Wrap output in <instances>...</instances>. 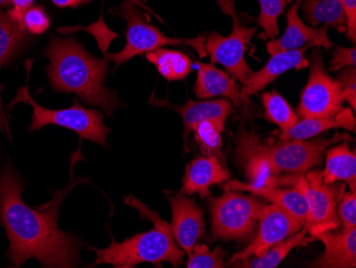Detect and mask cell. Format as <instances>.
Returning <instances> with one entry per match:
<instances>
[{
    "mask_svg": "<svg viewBox=\"0 0 356 268\" xmlns=\"http://www.w3.org/2000/svg\"><path fill=\"white\" fill-rule=\"evenodd\" d=\"M23 183L8 166L0 177V219L10 239L9 260L19 267L37 259L44 267H74L79 262V244L58 228L64 188L45 207L31 209L22 199Z\"/></svg>",
    "mask_w": 356,
    "mask_h": 268,
    "instance_id": "obj_1",
    "label": "cell"
},
{
    "mask_svg": "<svg viewBox=\"0 0 356 268\" xmlns=\"http://www.w3.org/2000/svg\"><path fill=\"white\" fill-rule=\"evenodd\" d=\"M44 55L49 59L46 67L55 91L75 93L90 106H97L111 118L122 106L118 93L104 85L109 61L90 55L75 39L53 38Z\"/></svg>",
    "mask_w": 356,
    "mask_h": 268,
    "instance_id": "obj_2",
    "label": "cell"
},
{
    "mask_svg": "<svg viewBox=\"0 0 356 268\" xmlns=\"http://www.w3.org/2000/svg\"><path fill=\"white\" fill-rule=\"evenodd\" d=\"M125 203L137 210L144 219L153 221V229L136 234L122 243H118L111 236V244L105 249L90 247L97 255L90 267L110 264L115 268H133L141 263H152L161 267L165 262L171 263L174 267L183 265L185 251L176 245L170 223L134 196L125 197Z\"/></svg>",
    "mask_w": 356,
    "mask_h": 268,
    "instance_id": "obj_3",
    "label": "cell"
},
{
    "mask_svg": "<svg viewBox=\"0 0 356 268\" xmlns=\"http://www.w3.org/2000/svg\"><path fill=\"white\" fill-rule=\"evenodd\" d=\"M341 140H351V137L347 134L336 133L330 139H293L279 143H263L254 132L243 129L238 135L237 153L240 159H261L274 175H302L320 165L327 148Z\"/></svg>",
    "mask_w": 356,
    "mask_h": 268,
    "instance_id": "obj_4",
    "label": "cell"
},
{
    "mask_svg": "<svg viewBox=\"0 0 356 268\" xmlns=\"http://www.w3.org/2000/svg\"><path fill=\"white\" fill-rule=\"evenodd\" d=\"M139 8V6L126 0L120 7L110 9V12L127 22L125 47L119 53H105V58L108 61L115 62V70L136 56L161 49L165 45H187L195 49L200 57L205 58L207 56L205 49L206 38L204 36H197L190 39L167 37L160 33L155 26L149 25V21L144 19L145 14L142 13Z\"/></svg>",
    "mask_w": 356,
    "mask_h": 268,
    "instance_id": "obj_5",
    "label": "cell"
},
{
    "mask_svg": "<svg viewBox=\"0 0 356 268\" xmlns=\"http://www.w3.org/2000/svg\"><path fill=\"white\" fill-rule=\"evenodd\" d=\"M17 103L28 104L33 109L30 132L39 131L43 126L51 124L59 125L75 132L83 139L108 147L106 138L111 131L104 123V115L99 110L83 108L77 100L72 107L65 109H47L32 99L28 86L17 89L10 107Z\"/></svg>",
    "mask_w": 356,
    "mask_h": 268,
    "instance_id": "obj_6",
    "label": "cell"
},
{
    "mask_svg": "<svg viewBox=\"0 0 356 268\" xmlns=\"http://www.w3.org/2000/svg\"><path fill=\"white\" fill-rule=\"evenodd\" d=\"M217 3L223 13L233 19V31L229 37H222L216 31L210 33L205 41L206 53L213 65H223L235 81L243 85L254 73L245 61V53L258 27H248L243 24L236 11L235 0H218Z\"/></svg>",
    "mask_w": 356,
    "mask_h": 268,
    "instance_id": "obj_7",
    "label": "cell"
},
{
    "mask_svg": "<svg viewBox=\"0 0 356 268\" xmlns=\"http://www.w3.org/2000/svg\"><path fill=\"white\" fill-rule=\"evenodd\" d=\"M211 229L215 239H247L253 234L265 204L256 196L225 191L209 198Z\"/></svg>",
    "mask_w": 356,
    "mask_h": 268,
    "instance_id": "obj_8",
    "label": "cell"
},
{
    "mask_svg": "<svg viewBox=\"0 0 356 268\" xmlns=\"http://www.w3.org/2000/svg\"><path fill=\"white\" fill-rule=\"evenodd\" d=\"M296 187L305 195L309 203V219L305 227L309 234H318L337 229L341 223L337 215V205L345 193V184H325L322 182L321 171L313 170L299 175Z\"/></svg>",
    "mask_w": 356,
    "mask_h": 268,
    "instance_id": "obj_9",
    "label": "cell"
},
{
    "mask_svg": "<svg viewBox=\"0 0 356 268\" xmlns=\"http://www.w3.org/2000/svg\"><path fill=\"white\" fill-rule=\"evenodd\" d=\"M309 61V81L300 97L298 117L299 119L334 117L343 108V88L325 71L319 47L312 54Z\"/></svg>",
    "mask_w": 356,
    "mask_h": 268,
    "instance_id": "obj_10",
    "label": "cell"
},
{
    "mask_svg": "<svg viewBox=\"0 0 356 268\" xmlns=\"http://www.w3.org/2000/svg\"><path fill=\"white\" fill-rule=\"evenodd\" d=\"M259 229L255 239L242 251L237 252L229 260L227 265H238L252 257H261L280 242L299 232L303 228L291 214L277 204L264 205L259 217Z\"/></svg>",
    "mask_w": 356,
    "mask_h": 268,
    "instance_id": "obj_11",
    "label": "cell"
},
{
    "mask_svg": "<svg viewBox=\"0 0 356 268\" xmlns=\"http://www.w3.org/2000/svg\"><path fill=\"white\" fill-rule=\"evenodd\" d=\"M168 200L171 204L172 223L170 226L174 241L189 255L192 248L204 233L203 209L181 191L170 194Z\"/></svg>",
    "mask_w": 356,
    "mask_h": 268,
    "instance_id": "obj_12",
    "label": "cell"
},
{
    "mask_svg": "<svg viewBox=\"0 0 356 268\" xmlns=\"http://www.w3.org/2000/svg\"><path fill=\"white\" fill-rule=\"evenodd\" d=\"M293 5L288 10L287 28L280 39L271 40L267 43V51L270 55L284 51L299 49L307 44H314L316 47L330 49L333 43L327 37V26L309 27L300 19L299 9L301 0H293Z\"/></svg>",
    "mask_w": 356,
    "mask_h": 268,
    "instance_id": "obj_13",
    "label": "cell"
},
{
    "mask_svg": "<svg viewBox=\"0 0 356 268\" xmlns=\"http://www.w3.org/2000/svg\"><path fill=\"white\" fill-rule=\"evenodd\" d=\"M197 71V81L194 85V93L200 100L222 95L229 100L237 109H248L250 100L242 94L241 87L229 73L218 69L213 63L194 62L193 69Z\"/></svg>",
    "mask_w": 356,
    "mask_h": 268,
    "instance_id": "obj_14",
    "label": "cell"
},
{
    "mask_svg": "<svg viewBox=\"0 0 356 268\" xmlns=\"http://www.w3.org/2000/svg\"><path fill=\"white\" fill-rule=\"evenodd\" d=\"M224 189L248 191L252 195L264 198L291 214L303 227L309 219L307 199L302 191L296 186L291 188L268 187V186H254L252 184L241 183L238 181H227L224 185Z\"/></svg>",
    "mask_w": 356,
    "mask_h": 268,
    "instance_id": "obj_15",
    "label": "cell"
},
{
    "mask_svg": "<svg viewBox=\"0 0 356 268\" xmlns=\"http://www.w3.org/2000/svg\"><path fill=\"white\" fill-rule=\"evenodd\" d=\"M314 44H307L301 49L293 51L279 52L271 55L269 61L266 63L263 69L254 72L252 77L247 83L243 84L241 92L247 99L265 89L268 85L273 83L277 77L291 69H303L307 68L309 61L304 58V53L313 47Z\"/></svg>",
    "mask_w": 356,
    "mask_h": 268,
    "instance_id": "obj_16",
    "label": "cell"
},
{
    "mask_svg": "<svg viewBox=\"0 0 356 268\" xmlns=\"http://www.w3.org/2000/svg\"><path fill=\"white\" fill-rule=\"evenodd\" d=\"M315 239L325 245V250L317 259L307 264V267H356V228L337 234L325 232L318 234Z\"/></svg>",
    "mask_w": 356,
    "mask_h": 268,
    "instance_id": "obj_17",
    "label": "cell"
},
{
    "mask_svg": "<svg viewBox=\"0 0 356 268\" xmlns=\"http://www.w3.org/2000/svg\"><path fill=\"white\" fill-rule=\"evenodd\" d=\"M154 105L159 107H168L170 109L175 110L179 113L184 121V137L185 141L192 127L195 124L202 121H218L225 123L226 120L232 113H234V106L232 102L227 99L210 100V101L195 102L189 100L186 105L178 106L170 103L169 101L155 99L153 101Z\"/></svg>",
    "mask_w": 356,
    "mask_h": 268,
    "instance_id": "obj_18",
    "label": "cell"
},
{
    "mask_svg": "<svg viewBox=\"0 0 356 268\" xmlns=\"http://www.w3.org/2000/svg\"><path fill=\"white\" fill-rule=\"evenodd\" d=\"M229 180V172L217 156H203L193 159L186 168L181 193L192 196L199 194L202 199L210 196V186Z\"/></svg>",
    "mask_w": 356,
    "mask_h": 268,
    "instance_id": "obj_19",
    "label": "cell"
},
{
    "mask_svg": "<svg viewBox=\"0 0 356 268\" xmlns=\"http://www.w3.org/2000/svg\"><path fill=\"white\" fill-rule=\"evenodd\" d=\"M353 113V110L350 108H343L332 118H306L299 120L291 129L284 132L280 131L279 133H275V135L281 141H287L293 139H309L323 132L337 127L355 132L356 124Z\"/></svg>",
    "mask_w": 356,
    "mask_h": 268,
    "instance_id": "obj_20",
    "label": "cell"
},
{
    "mask_svg": "<svg viewBox=\"0 0 356 268\" xmlns=\"http://www.w3.org/2000/svg\"><path fill=\"white\" fill-rule=\"evenodd\" d=\"M322 182L325 184L343 181L356 193V156L347 143L336 145L327 151L325 168L321 171Z\"/></svg>",
    "mask_w": 356,
    "mask_h": 268,
    "instance_id": "obj_21",
    "label": "cell"
},
{
    "mask_svg": "<svg viewBox=\"0 0 356 268\" xmlns=\"http://www.w3.org/2000/svg\"><path fill=\"white\" fill-rule=\"evenodd\" d=\"M302 11L309 25L325 24L338 33H346L347 21L341 0H301Z\"/></svg>",
    "mask_w": 356,
    "mask_h": 268,
    "instance_id": "obj_22",
    "label": "cell"
},
{
    "mask_svg": "<svg viewBox=\"0 0 356 268\" xmlns=\"http://www.w3.org/2000/svg\"><path fill=\"white\" fill-rule=\"evenodd\" d=\"M316 241L315 237L309 235V230L304 226L299 232L289 236L284 241L272 246L265 255L253 260H247L238 264L236 267L249 268H275L282 263L284 259L289 255L291 250L301 246H306L312 242Z\"/></svg>",
    "mask_w": 356,
    "mask_h": 268,
    "instance_id": "obj_23",
    "label": "cell"
},
{
    "mask_svg": "<svg viewBox=\"0 0 356 268\" xmlns=\"http://www.w3.org/2000/svg\"><path fill=\"white\" fill-rule=\"evenodd\" d=\"M147 59L168 81H183L193 70V62L181 52L157 49L147 53Z\"/></svg>",
    "mask_w": 356,
    "mask_h": 268,
    "instance_id": "obj_24",
    "label": "cell"
},
{
    "mask_svg": "<svg viewBox=\"0 0 356 268\" xmlns=\"http://www.w3.org/2000/svg\"><path fill=\"white\" fill-rule=\"evenodd\" d=\"M261 101L266 120L279 126L280 131H287L299 121V117L289 103L275 90L261 94Z\"/></svg>",
    "mask_w": 356,
    "mask_h": 268,
    "instance_id": "obj_25",
    "label": "cell"
},
{
    "mask_svg": "<svg viewBox=\"0 0 356 268\" xmlns=\"http://www.w3.org/2000/svg\"><path fill=\"white\" fill-rule=\"evenodd\" d=\"M225 123L218 121H202L192 127L195 141L204 156H221L222 134Z\"/></svg>",
    "mask_w": 356,
    "mask_h": 268,
    "instance_id": "obj_26",
    "label": "cell"
},
{
    "mask_svg": "<svg viewBox=\"0 0 356 268\" xmlns=\"http://www.w3.org/2000/svg\"><path fill=\"white\" fill-rule=\"evenodd\" d=\"M25 39V31L9 17L0 11V67L16 53Z\"/></svg>",
    "mask_w": 356,
    "mask_h": 268,
    "instance_id": "obj_27",
    "label": "cell"
},
{
    "mask_svg": "<svg viewBox=\"0 0 356 268\" xmlns=\"http://www.w3.org/2000/svg\"><path fill=\"white\" fill-rule=\"evenodd\" d=\"M261 6V14L256 19L259 27L263 28L261 39L274 40L279 36L277 19L284 14L286 7L293 3V0H258Z\"/></svg>",
    "mask_w": 356,
    "mask_h": 268,
    "instance_id": "obj_28",
    "label": "cell"
},
{
    "mask_svg": "<svg viewBox=\"0 0 356 268\" xmlns=\"http://www.w3.org/2000/svg\"><path fill=\"white\" fill-rule=\"evenodd\" d=\"M226 255H227V252L220 246L213 249V251H210L209 248L205 244H195L189 255L187 267L223 268V260Z\"/></svg>",
    "mask_w": 356,
    "mask_h": 268,
    "instance_id": "obj_29",
    "label": "cell"
},
{
    "mask_svg": "<svg viewBox=\"0 0 356 268\" xmlns=\"http://www.w3.org/2000/svg\"><path fill=\"white\" fill-rule=\"evenodd\" d=\"M337 215L343 225V231L356 228V193L351 191L343 193L337 205Z\"/></svg>",
    "mask_w": 356,
    "mask_h": 268,
    "instance_id": "obj_30",
    "label": "cell"
},
{
    "mask_svg": "<svg viewBox=\"0 0 356 268\" xmlns=\"http://www.w3.org/2000/svg\"><path fill=\"white\" fill-rule=\"evenodd\" d=\"M51 26V19L41 7H31L23 19V29L32 35H42Z\"/></svg>",
    "mask_w": 356,
    "mask_h": 268,
    "instance_id": "obj_31",
    "label": "cell"
},
{
    "mask_svg": "<svg viewBox=\"0 0 356 268\" xmlns=\"http://www.w3.org/2000/svg\"><path fill=\"white\" fill-rule=\"evenodd\" d=\"M336 81L343 88V97L345 102L351 106L352 110H356V70L355 67H346L338 74Z\"/></svg>",
    "mask_w": 356,
    "mask_h": 268,
    "instance_id": "obj_32",
    "label": "cell"
},
{
    "mask_svg": "<svg viewBox=\"0 0 356 268\" xmlns=\"http://www.w3.org/2000/svg\"><path fill=\"white\" fill-rule=\"evenodd\" d=\"M331 67L330 71H338L346 67H355L356 65V49H346L341 46L335 47L333 52V58H332Z\"/></svg>",
    "mask_w": 356,
    "mask_h": 268,
    "instance_id": "obj_33",
    "label": "cell"
},
{
    "mask_svg": "<svg viewBox=\"0 0 356 268\" xmlns=\"http://www.w3.org/2000/svg\"><path fill=\"white\" fill-rule=\"evenodd\" d=\"M343 10H345L346 21V36L347 39L352 43H356V0H341Z\"/></svg>",
    "mask_w": 356,
    "mask_h": 268,
    "instance_id": "obj_34",
    "label": "cell"
},
{
    "mask_svg": "<svg viewBox=\"0 0 356 268\" xmlns=\"http://www.w3.org/2000/svg\"><path fill=\"white\" fill-rule=\"evenodd\" d=\"M33 3H35V0H11V3L13 5V7L8 12V14H9V17H11L15 23L19 24L22 29H23L24 17H25V14L27 13L28 10L32 7ZM24 31H25V30H24Z\"/></svg>",
    "mask_w": 356,
    "mask_h": 268,
    "instance_id": "obj_35",
    "label": "cell"
},
{
    "mask_svg": "<svg viewBox=\"0 0 356 268\" xmlns=\"http://www.w3.org/2000/svg\"><path fill=\"white\" fill-rule=\"evenodd\" d=\"M51 1L60 8H77L91 3V0H51Z\"/></svg>",
    "mask_w": 356,
    "mask_h": 268,
    "instance_id": "obj_36",
    "label": "cell"
},
{
    "mask_svg": "<svg viewBox=\"0 0 356 268\" xmlns=\"http://www.w3.org/2000/svg\"><path fill=\"white\" fill-rule=\"evenodd\" d=\"M128 1H131V3L139 6V7L141 8L142 10H145V11L149 12V13H152L153 14V15H155V17H157V19H159V21H163V19H160V17H158L157 14H156L155 12H154L153 10L151 9V8L147 7V3H143V0H128Z\"/></svg>",
    "mask_w": 356,
    "mask_h": 268,
    "instance_id": "obj_37",
    "label": "cell"
},
{
    "mask_svg": "<svg viewBox=\"0 0 356 268\" xmlns=\"http://www.w3.org/2000/svg\"><path fill=\"white\" fill-rule=\"evenodd\" d=\"M5 119H3V115L0 113V131L3 132V133H5Z\"/></svg>",
    "mask_w": 356,
    "mask_h": 268,
    "instance_id": "obj_38",
    "label": "cell"
},
{
    "mask_svg": "<svg viewBox=\"0 0 356 268\" xmlns=\"http://www.w3.org/2000/svg\"><path fill=\"white\" fill-rule=\"evenodd\" d=\"M11 3V0H0V8L5 7V6Z\"/></svg>",
    "mask_w": 356,
    "mask_h": 268,
    "instance_id": "obj_39",
    "label": "cell"
}]
</instances>
